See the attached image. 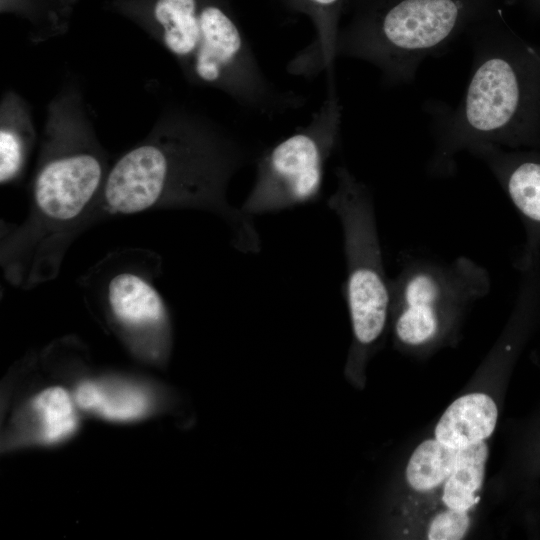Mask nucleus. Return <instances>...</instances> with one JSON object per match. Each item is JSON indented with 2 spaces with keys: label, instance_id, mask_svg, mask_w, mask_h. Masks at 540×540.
Segmentation results:
<instances>
[{
  "label": "nucleus",
  "instance_id": "obj_7",
  "mask_svg": "<svg viewBox=\"0 0 540 540\" xmlns=\"http://www.w3.org/2000/svg\"><path fill=\"white\" fill-rule=\"evenodd\" d=\"M341 124L342 106L330 79L326 97L310 121L261 154L255 183L241 211L258 215L318 199Z\"/></svg>",
  "mask_w": 540,
  "mask_h": 540
},
{
  "label": "nucleus",
  "instance_id": "obj_11",
  "mask_svg": "<svg viewBox=\"0 0 540 540\" xmlns=\"http://www.w3.org/2000/svg\"><path fill=\"white\" fill-rule=\"evenodd\" d=\"M498 408L485 393H470L453 401L434 430L435 438L454 449H462L483 442L495 430Z\"/></svg>",
  "mask_w": 540,
  "mask_h": 540
},
{
  "label": "nucleus",
  "instance_id": "obj_16",
  "mask_svg": "<svg viewBox=\"0 0 540 540\" xmlns=\"http://www.w3.org/2000/svg\"><path fill=\"white\" fill-rule=\"evenodd\" d=\"M76 403L67 390L50 387L37 394L31 402L37 421L38 440L55 444L68 439L78 427Z\"/></svg>",
  "mask_w": 540,
  "mask_h": 540
},
{
  "label": "nucleus",
  "instance_id": "obj_17",
  "mask_svg": "<svg viewBox=\"0 0 540 540\" xmlns=\"http://www.w3.org/2000/svg\"><path fill=\"white\" fill-rule=\"evenodd\" d=\"M459 449L427 439L412 452L405 470L410 488L419 493H429L442 488L452 472Z\"/></svg>",
  "mask_w": 540,
  "mask_h": 540
},
{
  "label": "nucleus",
  "instance_id": "obj_3",
  "mask_svg": "<svg viewBox=\"0 0 540 540\" xmlns=\"http://www.w3.org/2000/svg\"><path fill=\"white\" fill-rule=\"evenodd\" d=\"M524 60L496 30L477 38L463 99L437 124L433 174L452 173L457 155L477 145L505 148L527 141L532 90Z\"/></svg>",
  "mask_w": 540,
  "mask_h": 540
},
{
  "label": "nucleus",
  "instance_id": "obj_13",
  "mask_svg": "<svg viewBox=\"0 0 540 540\" xmlns=\"http://www.w3.org/2000/svg\"><path fill=\"white\" fill-rule=\"evenodd\" d=\"M199 0H156L153 17L156 37L186 74L200 40Z\"/></svg>",
  "mask_w": 540,
  "mask_h": 540
},
{
  "label": "nucleus",
  "instance_id": "obj_2",
  "mask_svg": "<svg viewBox=\"0 0 540 540\" xmlns=\"http://www.w3.org/2000/svg\"><path fill=\"white\" fill-rule=\"evenodd\" d=\"M78 89L58 93L47 109L26 218L1 239V265L14 286L55 278L72 241L92 223L110 170Z\"/></svg>",
  "mask_w": 540,
  "mask_h": 540
},
{
  "label": "nucleus",
  "instance_id": "obj_18",
  "mask_svg": "<svg viewBox=\"0 0 540 540\" xmlns=\"http://www.w3.org/2000/svg\"><path fill=\"white\" fill-rule=\"evenodd\" d=\"M469 513L444 506L430 519L426 530V538L430 540L462 539L470 527Z\"/></svg>",
  "mask_w": 540,
  "mask_h": 540
},
{
  "label": "nucleus",
  "instance_id": "obj_8",
  "mask_svg": "<svg viewBox=\"0 0 540 540\" xmlns=\"http://www.w3.org/2000/svg\"><path fill=\"white\" fill-rule=\"evenodd\" d=\"M188 80L217 89L244 108L272 116L301 104L263 73L240 26L221 4L201 2L200 40Z\"/></svg>",
  "mask_w": 540,
  "mask_h": 540
},
{
  "label": "nucleus",
  "instance_id": "obj_6",
  "mask_svg": "<svg viewBox=\"0 0 540 540\" xmlns=\"http://www.w3.org/2000/svg\"><path fill=\"white\" fill-rule=\"evenodd\" d=\"M491 287L486 268L467 256L449 262L414 258L391 280L393 329L397 342L420 348L433 344L471 303Z\"/></svg>",
  "mask_w": 540,
  "mask_h": 540
},
{
  "label": "nucleus",
  "instance_id": "obj_1",
  "mask_svg": "<svg viewBox=\"0 0 540 540\" xmlns=\"http://www.w3.org/2000/svg\"><path fill=\"white\" fill-rule=\"evenodd\" d=\"M245 158L239 142L219 125L174 109L110 167L92 221L153 209L205 210L229 223L238 249L254 252L259 239L250 216L227 201L228 183Z\"/></svg>",
  "mask_w": 540,
  "mask_h": 540
},
{
  "label": "nucleus",
  "instance_id": "obj_12",
  "mask_svg": "<svg viewBox=\"0 0 540 540\" xmlns=\"http://www.w3.org/2000/svg\"><path fill=\"white\" fill-rule=\"evenodd\" d=\"M0 182L19 179L36 139L27 102L17 93L7 92L0 107Z\"/></svg>",
  "mask_w": 540,
  "mask_h": 540
},
{
  "label": "nucleus",
  "instance_id": "obj_5",
  "mask_svg": "<svg viewBox=\"0 0 540 540\" xmlns=\"http://www.w3.org/2000/svg\"><path fill=\"white\" fill-rule=\"evenodd\" d=\"M328 207L338 217L346 259V298L352 333L351 361L364 360L383 335L390 315L391 280L386 276L373 198L345 166L336 168Z\"/></svg>",
  "mask_w": 540,
  "mask_h": 540
},
{
  "label": "nucleus",
  "instance_id": "obj_10",
  "mask_svg": "<svg viewBox=\"0 0 540 540\" xmlns=\"http://www.w3.org/2000/svg\"><path fill=\"white\" fill-rule=\"evenodd\" d=\"M344 0H290L291 5L307 13L316 30L315 40L298 53L289 63L288 71L294 75L313 76L325 71L334 78L337 58L339 18Z\"/></svg>",
  "mask_w": 540,
  "mask_h": 540
},
{
  "label": "nucleus",
  "instance_id": "obj_14",
  "mask_svg": "<svg viewBox=\"0 0 540 540\" xmlns=\"http://www.w3.org/2000/svg\"><path fill=\"white\" fill-rule=\"evenodd\" d=\"M77 407L112 421L126 422L146 415L150 407L148 394L141 388L125 384L84 381L75 390Z\"/></svg>",
  "mask_w": 540,
  "mask_h": 540
},
{
  "label": "nucleus",
  "instance_id": "obj_4",
  "mask_svg": "<svg viewBox=\"0 0 540 540\" xmlns=\"http://www.w3.org/2000/svg\"><path fill=\"white\" fill-rule=\"evenodd\" d=\"M480 10V0H387L340 31L337 57L369 62L389 83H406Z\"/></svg>",
  "mask_w": 540,
  "mask_h": 540
},
{
  "label": "nucleus",
  "instance_id": "obj_9",
  "mask_svg": "<svg viewBox=\"0 0 540 540\" xmlns=\"http://www.w3.org/2000/svg\"><path fill=\"white\" fill-rule=\"evenodd\" d=\"M100 278L103 306L126 342L145 358H164L170 347V318L147 267L109 262Z\"/></svg>",
  "mask_w": 540,
  "mask_h": 540
},
{
  "label": "nucleus",
  "instance_id": "obj_15",
  "mask_svg": "<svg viewBox=\"0 0 540 540\" xmlns=\"http://www.w3.org/2000/svg\"><path fill=\"white\" fill-rule=\"evenodd\" d=\"M487 459L485 441L458 450L455 466L442 486L444 506L471 512L480 498Z\"/></svg>",
  "mask_w": 540,
  "mask_h": 540
}]
</instances>
